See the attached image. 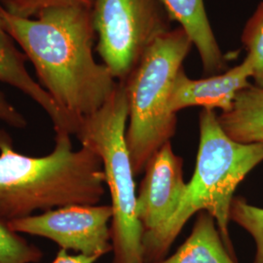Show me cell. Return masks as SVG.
Returning <instances> with one entry per match:
<instances>
[{
	"mask_svg": "<svg viewBox=\"0 0 263 263\" xmlns=\"http://www.w3.org/2000/svg\"><path fill=\"white\" fill-rule=\"evenodd\" d=\"M78 3L92 5V0H0L3 9L22 18H34L44 10Z\"/></svg>",
	"mask_w": 263,
	"mask_h": 263,
	"instance_id": "obj_17",
	"label": "cell"
},
{
	"mask_svg": "<svg viewBox=\"0 0 263 263\" xmlns=\"http://www.w3.org/2000/svg\"><path fill=\"white\" fill-rule=\"evenodd\" d=\"M155 263L238 262L226 249L216 219L207 212H200L191 234L176 253Z\"/></svg>",
	"mask_w": 263,
	"mask_h": 263,
	"instance_id": "obj_12",
	"label": "cell"
},
{
	"mask_svg": "<svg viewBox=\"0 0 263 263\" xmlns=\"http://www.w3.org/2000/svg\"><path fill=\"white\" fill-rule=\"evenodd\" d=\"M253 66L248 58L239 65L224 71L202 79L188 77L181 68L173 85L170 109L177 113L192 106L203 109H220L221 113L229 111L241 91L251 86Z\"/></svg>",
	"mask_w": 263,
	"mask_h": 263,
	"instance_id": "obj_9",
	"label": "cell"
},
{
	"mask_svg": "<svg viewBox=\"0 0 263 263\" xmlns=\"http://www.w3.org/2000/svg\"><path fill=\"white\" fill-rule=\"evenodd\" d=\"M55 146L35 157L14 148L0 129V217L11 221L72 205H98L105 193L100 156L88 146L74 151L71 135L55 132Z\"/></svg>",
	"mask_w": 263,
	"mask_h": 263,
	"instance_id": "obj_2",
	"label": "cell"
},
{
	"mask_svg": "<svg viewBox=\"0 0 263 263\" xmlns=\"http://www.w3.org/2000/svg\"><path fill=\"white\" fill-rule=\"evenodd\" d=\"M226 135L242 143H263V89L254 84L236 97L232 108L217 116Z\"/></svg>",
	"mask_w": 263,
	"mask_h": 263,
	"instance_id": "obj_13",
	"label": "cell"
},
{
	"mask_svg": "<svg viewBox=\"0 0 263 263\" xmlns=\"http://www.w3.org/2000/svg\"><path fill=\"white\" fill-rule=\"evenodd\" d=\"M173 21L178 22L191 39L200 57L204 73L215 76L224 70L228 58L216 40L204 0H161Z\"/></svg>",
	"mask_w": 263,
	"mask_h": 263,
	"instance_id": "obj_11",
	"label": "cell"
},
{
	"mask_svg": "<svg viewBox=\"0 0 263 263\" xmlns=\"http://www.w3.org/2000/svg\"><path fill=\"white\" fill-rule=\"evenodd\" d=\"M98 259H100L98 256H89L81 254L72 255L68 254L66 250L61 249L55 259L51 263H95Z\"/></svg>",
	"mask_w": 263,
	"mask_h": 263,
	"instance_id": "obj_19",
	"label": "cell"
},
{
	"mask_svg": "<svg viewBox=\"0 0 263 263\" xmlns=\"http://www.w3.org/2000/svg\"><path fill=\"white\" fill-rule=\"evenodd\" d=\"M128 117L125 85L118 81L107 102L85 117L76 134L81 145L93 149L103 163L113 213L112 263H143L142 228L136 214V175L126 142Z\"/></svg>",
	"mask_w": 263,
	"mask_h": 263,
	"instance_id": "obj_5",
	"label": "cell"
},
{
	"mask_svg": "<svg viewBox=\"0 0 263 263\" xmlns=\"http://www.w3.org/2000/svg\"><path fill=\"white\" fill-rule=\"evenodd\" d=\"M91 6H57L34 18L12 15L0 6L4 28L32 63L40 84L78 128L118 85L110 70L95 60Z\"/></svg>",
	"mask_w": 263,
	"mask_h": 263,
	"instance_id": "obj_1",
	"label": "cell"
},
{
	"mask_svg": "<svg viewBox=\"0 0 263 263\" xmlns=\"http://www.w3.org/2000/svg\"><path fill=\"white\" fill-rule=\"evenodd\" d=\"M193 43L183 28H172L151 46L123 81L129 105L126 142L135 175H140L177 130L170 109L175 79Z\"/></svg>",
	"mask_w": 263,
	"mask_h": 263,
	"instance_id": "obj_4",
	"label": "cell"
},
{
	"mask_svg": "<svg viewBox=\"0 0 263 263\" xmlns=\"http://www.w3.org/2000/svg\"><path fill=\"white\" fill-rule=\"evenodd\" d=\"M43 253L0 217V263H37Z\"/></svg>",
	"mask_w": 263,
	"mask_h": 263,
	"instance_id": "obj_15",
	"label": "cell"
},
{
	"mask_svg": "<svg viewBox=\"0 0 263 263\" xmlns=\"http://www.w3.org/2000/svg\"><path fill=\"white\" fill-rule=\"evenodd\" d=\"M137 195L136 214L142 228V241L156 235L176 214L187 191L182 159L164 144L151 158Z\"/></svg>",
	"mask_w": 263,
	"mask_h": 263,
	"instance_id": "obj_8",
	"label": "cell"
},
{
	"mask_svg": "<svg viewBox=\"0 0 263 263\" xmlns=\"http://www.w3.org/2000/svg\"><path fill=\"white\" fill-rule=\"evenodd\" d=\"M0 82L9 84L27 95L47 113L53 123L54 130L68 132L76 136L78 125L66 114L48 94L47 91L36 82L25 66L23 57L14 45V40L4 28L0 18Z\"/></svg>",
	"mask_w": 263,
	"mask_h": 263,
	"instance_id": "obj_10",
	"label": "cell"
},
{
	"mask_svg": "<svg viewBox=\"0 0 263 263\" xmlns=\"http://www.w3.org/2000/svg\"><path fill=\"white\" fill-rule=\"evenodd\" d=\"M199 148L194 174L176 214L159 232L142 243L143 263L164 259L188 220L207 212L216 221L226 249L235 257L229 233L236 188L263 162V143H242L226 135L215 110L199 114Z\"/></svg>",
	"mask_w": 263,
	"mask_h": 263,
	"instance_id": "obj_3",
	"label": "cell"
},
{
	"mask_svg": "<svg viewBox=\"0 0 263 263\" xmlns=\"http://www.w3.org/2000/svg\"><path fill=\"white\" fill-rule=\"evenodd\" d=\"M241 41L253 66L254 86L263 89V1L245 25Z\"/></svg>",
	"mask_w": 263,
	"mask_h": 263,
	"instance_id": "obj_14",
	"label": "cell"
},
{
	"mask_svg": "<svg viewBox=\"0 0 263 263\" xmlns=\"http://www.w3.org/2000/svg\"><path fill=\"white\" fill-rule=\"evenodd\" d=\"M0 121L11 127L23 129L27 126L25 116L10 103L8 99L0 91Z\"/></svg>",
	"mask_w": 263,
	"mask_h": 263,
	"instance_id": "obj_18",
	"label": "cell"
},
{
	"mask_svg": "<svg viewBox=\"0 0 263 263\" xmlns=\"http://www.w3.org/2000/svg\"><path fill=\"white\" fill-rule=\"evenodd\" d=\"M110 205H72L11 220L17 233L47 238L61 249L102 257L112 252Z\"/></svg>",
	"mask_w": 263,
	"mask_h": 263,
	"instance_id": "obj_7",
	"label": "cell"
},
{
	"mask_svg": "<svg viewBox=\"0 0 263 263\" xmlns=\"http://www.w3.org/2000/svg\"><path fill=\"white\" fill-rule=\"evenodd\" d=\"M97 51L117 81H124L147 50L172 29L161 0H92Z\"/></svg>",
	"mask_w": 263,
	"mask_h": 263,
	"instance_id": "obj_6",
	"label": "cell"
},
{
	"mask_svg": "<svg viewBox=\"0 0 263 263\" xmlns=\"http://www.w3.org/2000/svg\"><path fill=\"white\" fill-rule=\"evenodd\" d=\"M230 221L253 237L255 254L252 263H263V208L250 204L245 198L234 197L230 209Z\"/></svg>",
	"mask_w": 263,
	"mask_h": 263,
	"instance_id": "obj_16",
	"label": "cell"
}]
</instances>
